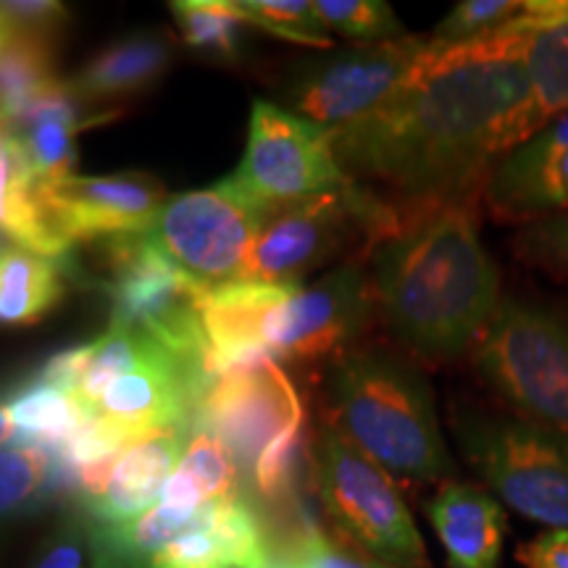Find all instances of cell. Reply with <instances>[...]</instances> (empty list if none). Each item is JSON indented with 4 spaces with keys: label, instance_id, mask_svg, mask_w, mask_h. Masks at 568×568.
I'll return each mask as SVG.
<instances>
[{
    "label": "cell",
    "instance_id": "cell-1",
    "mask_svg": "<svg viewBox=\"0 0 568 568\" xmlns=\"http://www.w3.org/2000/svg\"><path fill=\"white\" fill-rule=\"evenodd\" d=\"M514 24L460 45L429 34L414 71L385 105L332 132L353 180L408 203L474 201L503 155L524 142L529 82Z\"/></svg>",
    "mask_w": 568,
    "mask_h": 568
},
{
    "label": "cell",
    "instance_id": "cell-2",
    "mask_svg": "<svg viewBox=\"0 0 568 568\" xmlns=\"http://www.w3.org/2000/svg\"><path fill=\"white\" fill-rule=\"evenodd\" d=\"M382 322L418 358L471 353L500 305V272L474 201H400V224L368 251Z\"/></svg>",
    "mask_w": 568,
    "mask_h": 568
},
{
    "label": "cell",
    "instance_id": "cell-3",
    "mask_svg": "<svg viewBox=\"0 0 568 568\" xmlns=\"http://www.w3.org/2000/svg\"><path fill=\"white\" fill-rule=\"evenodd\" d=\"M343 435L403 485L450 481L456 464L439 432L429 382L414 364L379 347H353L326 379Z\"/></svg>",
    "mask_w": 568,
    "mask_h": 568
},
{
    "label": "cell",
    "instance_id": "cell-4",
    "mask_svg": "<svg viewBox=\"0 0 568 568\" xmlns=\"http://www.w3.org/2000/svg\"><path fill=\"white\" fill-rule=\"evenodd\" d=\"M400 224V203H389L353 180L345 187L264 213L240 280L297 287L305 274L355 245L366 251Z\"/></svg>",
    "mask_w": 568,
    "mask_h": 568
},
{
    "label": "cell",
    "instance_id": "cell-5",
    "mask_svg": "<svg viewBox=\"0 0 568 568\" xmlns=\"http://www.w3.org/2000/svg\"><path fill=\"white\" fill-rule=\"evenodd\" d=\"M471 358L514 416L568 437V318L560 311L503 297Z\"/></svg>",
    "mask_w": 568,
    "mask_h": 568
},
{
    "label": "cell",
    "instance_id": "cell-6",
    "mask_svg": "<svg viewBox=\"0 0 568 568\" xmlns=\"http://www.w3.org/2000/svg\"><path fill=\"white\" fill-rule=\"evenodd\" d=\"M308 466L318 500L339 537L387 566L432 568L422 531L395 479L335 424L318 429Z\"/></svg>",
    "mask_w": 568,
    "mask_h": 568
},
{
    "label": "cell",
    "instance_id": "cell-7",
    "mask_svg": "<svg viewBox=\"0 0 568 568\" xmlns=\"http://www.w3.org/2000/svg\"><path fill=\"white\" fill-rule=\"evenodd\" d=\"M453 429L497 500L548 529H568V437L521 416H453Z\"/></svg>",
    "mask_w": 568,
    "mask_h": 568
},
{
    "label": "cell",
    "instance_id": "cell-8",
    "mask_svg": "<svg viewBox=\"0 0 568 568\" xmlns=\"http://www.w3.org/2000/svg\"><path fill=\"white\" fill-rule=\"evenodd\" d=\"M105 293L111 297V322L132 326L174 353L184 366L211 385L201 308L205 287L148 243L145 234L103 240Z\"/></svg>",
    "mask_w": 568,
    "mask_h": 568
},
{
    "label": "cell",
    "instance_id": "cell-9",
    "mask_svg": "<svg viewBox=\"0 0 568 568\" xmlns=\"http://www.w3.org/2000/svg\"><path fill=\"white\" fill-rule=\"evenodd\" d=\"M224 182L264 216L287 203L345 187L353 176L337 161L332 130L255 101L245 155Z\"/></svg>",
    "mask_w": 568,
    "mask_h": 568
},
{
    "label": "cell",
    "instance_id": "cell-10",
    "mask_svg": "<svg viewBox=\"0 0 568 568\" xmlns=\"http://www.w3.org/2000/svg\"><path fill=\"white\" fill-rule=\"evenodd\" d=\"M261 219L222 180L213 187L169 197L142 234L184 274L205 287H219L243 276Z\"/></svg>",
    "mask_w": 568,
    "mask_h": 568
},
{
    "label": "cell",
    "instance_id": "cell-11",
    "mask_svg": "<svg viewBox=\"0 0 568 568\" xmlns=\"http://www.w3.org/2000/svg\"><path fill=\"white\" fill-rule=\"evenodd\" d=\"M429 34L353 45L308 61L287 88V101L297 116L324 130H343L385 105L406 84Z\"/></svg>",
    "mask_w": 568,
    "mask_h": 568
},
{
    "label": "cell",
    "instance_id": "cell-12",
    "mask_svg": "<svg viewBox=\"0 0 568 568\" xmlns=\"http://www.w3.org/2000/svg\"><path fill=\"white\" fill-rule=\"evenodd\" d=\"M303 403L290 376L264 353L226 368L205 387L195 406L193 429L230 447L243 477L284 432L303 426Z\"/></svg>",
    "mask_w": 568,
    "mask_h": 568
},
{
    "label": "cell",
    "instance_id": "cell-13",
    "mask_svg": "<svg viewBox=\"0 0 568 568\" xmlns=\"http://www.w3.org/2000/svg\"><path fill=\"white\" fill-rule=\"evenodd\" d=\"M376 311L368 268L345 261L290 293L268 326V351L290 361H326L353 351Z\"/></svg>",
    "mask_w": 568,
    "mask_h": 568
},
{
    "label": "cell",
    "instance_id": "cell-14",
    "mask_svg": "<svg viewBox=\"0 0 568 568\" xmlns=\"http://www.w3.org/2000/svg\"><path fill=\"white\" fill-rule=\"evenodd\" d=\"M42 193L71 243H103L148 232L169 201L163 184L145 172L74 174L63 182L42 184Z\"/></svg>",
    "mask_w": 568,
    "mask_h": 568
},
{
    "label": "cell",
    "instance_id": "cell-15",
    "mask_svg": "<svg viewBox=\"0 0 568 568\" xmlns=\"http://www.w3.org/2000/svg\"><path fill=\"white\" fill-rule=\"evenodd\" d=\"M489 209L506 219L568 211V113L503 155L485 184Z\"/></svg>",
    "mask_w": 568,
    "mask_h": 568
},
{
    "label": "cell",
    "instance_id": "cell-16",
    "mask_svg": "<svg viewBox=\"0 0 568 568\" xmlns=\"http://www.w3.org/2000/svg\"><path fill=\"white\" fill-rule=\"evenodd\" d=\"M293 290L234 280L205 293L201 326L213 379L268 351V326Z\"/></svg>",
    "mask_w": 568,
    "mask_h": 568
},
{
    "label": "cell",
    "instance_id": "cell-17",
    "mask_svg": "<svg viewBox=\"0 0 568 568\" xmlns=\"http://www.w3.org/2000/svg\"><path fill=\"white\" fill-rule=\"evenodd\" d=\"M184 429H161L126 445L113 458L101 493L84 500V514L98 527H116L159 506L184 453Z\"/></svg>",
    "mask_w": 568,
    "mask_h": 568
},
{
    "label": "cell",
    "instance_id": "cell-18",
    "mask_svg": "<svg viewBox=\"0 0 568 568\" xmlns=\"http://www.w3.org/2000/svg\"><path fill=\"white\" fill-rule=\"evenodd\" d=\"M101 116L77 101L69 80L42 92L24 111L6 122V132L24 159L27 169L42 184H55L74 176L77 169V134L84 126L101 122Z\"/></svg>",
    "mask_w": 568,
    "mask_h": 568
},
{
    "label": "cell",
    "instance_id": "cell-19",
    "mask_svg": "<svg viewBox=\"0 0 568 568\" xmlns=\"http://www.w3.org/2000/svg\"><path fill=\"white\" fill-rule=\"evenodd\" d=\"M174 40L163 30H142L116 38L98 51L69 80L71 92L84 109L116 113L109 103L126 101L161 82L174 61Z\"/></svg>",
    "mask_w": 568,
    "mask_h": 568
},
{
    "label": "cell",
    "instance_id": "cell-20",
    "mask_svg": "<svg viewBox=\"0 0 568 568\" xmlns=\"http://www.w3.org/2000/svg\"><path fill=\"white\" fill-rule=\"evenodd\" d=\"M426 516L450 568H497L508 537L500 500L466 481H445L426 503Z\"/></svg>",
    "mask_w": 568,
    "mask_h": 568
},
{
    "label": "cell",
    "instance_id": "cell-21",
    "mask_svg": "<svg viewBox=\"0 0 568 568\" xmlns=\"http://www.w3.org/2000/svg\"><path fill=\"white\" fill-rule=\"evenodd\" d=\"M67 295L59 261L24 247H0V326H32Z\"/></svg>",
    "mask_w": 568,
    "mask_h": 568
},
{
    "label": "cell",
    "instance_id": "cell-22",
    "mask_svg": "<svg viewBox=\"0 0 568 568\" xmlns=\"http://www.w3.org/2000/svg\"><path fill=\"white\" fill-rule=\"evenodd\" d=\"M518 32H524L521 63L529 82V109L524 116V140H529L552 119L568 113V21Z\"/></svg>",
    "mask_w": 568,
    "mask_h": 568
},
{
    "label": "cell",
    "instance_id": "cell-23",
    "mask_svg": "<svg viewBox=\"0 0 568 568\" xmlns=\"http://www.w3.org/2000/svg\"><path fill=\"white\" fill-rule=\"evenodd\" d=\"M240 481H243V471L230 447L205 432H195L184 445L180 464L163 487L161 500L187 510H201L211 503L243 495Z\"/></svg>",
    "mask_w": 568,
    "mask_h": 568
},
{
    "label": "cell",
    "instance_id": "cell-24",
    "mask_svg": "<svg viewBox=\"0 0 568 568\" xmlns=\"http://www.w3.org/2000/svg\"><path fill=\"white\" fill-rule=\"evenodd\" d=\"M11 424L21 437V443L38 445L42 450L53 453L67 443L71 432L82 424L88 410L67 389L48 385V382L32 379L9 389L6 397Z\"/></svg>",
    "mask_w": 568,
    "mask_h": 568
},
{
    "label": "cell",
    "instance_id": "cell-25",
    "mask_svg": "<svg viewBox=\"0 0 568 568\" xmlns=\"http://www.w3.org/2000/svg\"><path fill=\"white\" fill-rule=\"evenodd\" d=\"M61 485L53 456L38 445L0 447V529L48 506Z\"/></svg>",
    "mask_w": 568,
    "mask_h": 568
},
{
    "label": "cell",
    "instance_id": "cell-26",
    "mask_svg": "<svg viewBox=\"0 0 568 568\" xmlns=\"http://www.w3.org/2000/svg\"><path fill=\"white\" fill-rule=\"evenodd\" d=\"M53 61V38L27 32H6L0 40V116L3 122L38 101L59 84Z\"/></svg>",
    "mask_w": 568,
    "mask_h": 568
},
{
    "label": "cell",
    "instance_id": "cell-27",
    "mask_svg": "<svg viewBox=\"0 0 568 568\" xmlns=\"http://www.w3.org/2000/svg\"><path fill=\"white\" fill-rule=\"evenodd\" d=\"M203 510V508H201ZM201 510H187L161 500L148 514L116 527H95L92 537L101 545L103 556L130 568H145L161 548L182 535Z\"/></svg>",
    "mask_w": 568,
    "mask_h": 568
},
{
    "label": "cell",
    "instance_id": "cell-28",
    "mask_svg": "<svg viewBox=\"0 0 568 568\" xmlns=\"http://www.w3.org/2000/svg\"><path fill=\"white\" fill-rule=\"evenodd\" d=\"M184 45L213 59L234 61L243 51L247 21L237 0H176L169 6Z\"/></svg>",
    "mask_w": 568,
    "mask_h": 568
},
{
    "label": "cell",
    "instance_id": "cell-29",
    "mask_svg": "<svg viewBox=\"0 0 568 568\" xmlns=\"http://www.w3.org/2000/svg\"><path fill=\"white\" fill-rule=\"evenodd\" d=\"M314 11L326 32L343 34L355 45H374L408 34L385 0H316Z\"/></svg>",
    "mask_w": 568,
    "mask_h": 568
},
{
    "label": "cell",
    "instance_id": "cell-30",
    "mask_svg": "<svg viewBox=\"0 0 568 568\" xmlns=\"http://www.w3.org/2000/svg\"><path fill=\"white\" fill-rule=\"evenodd\" d=\"M237 9L253 30L322 51L332 48V34L308 0H237Z\"/></svg>",
    "mask_w": 568,
    "mask_h": 568
},
{
    "label": "cell",
    "instance_id": "cell-31",
    "mask_svg": "<svg viewBox=\"0 0 568 568\" xmlns=\"http://www.w3.org/2000/svg\"><path fill=\"white\" fill-rule=\"evenodd\" d=\"M527 11V0H460L439 21L432 38L443 45H460L500 32Z\"/></svg>",
    "mask_w": 568,
    "mask_h": 568
},
{
    "label": "cell",
    "instance_id": "cell-32",
    "mask_svg": "<svg viewBox=\"0 0 568 568\" xmlns=\"http://www.w3.org/2000/svg\"><path fill=\"white\" fill-rule=\"evenodd\" d=\"M518 247L537 266L568 276V211L535 219L518 237Z\"/></svg>",
    "mask_w": 568,
    "mask_h": 568
},
{
    "label": "cell",
    "instance_id": "cell-33",
    "mask_svg": "<svg viewBox=\"0 0 568 568\" xmlns=\"http://www.w3.org/2000/svg\"><path fill=\"white\" fill-rule=\"evenodd\" d=\"M92 529L82 521H63L51 537L45 539L32 568H84L90 556Z\"/></svg>",
    "mask_w": 568,
    "mask_h": 568
},
{
    "label": "cell",
    "instance_id": "cell-34",
    "mask_svg": "<svg viewBox=\"0 0 568 568\" xmlns=\"http://www.w3.org/2000/svg\"><path fill=\"white\" fill-rule=\"evenodd\" d=\"M301 558L308 568H395L372 558L361 548H355L351 539L339 535H326L322 527L308 539Z\"/></svg>",
    "mask_w": 568,
    "mask_h": 568
},
{
    "label": "cell",
    "instance_id": "cell-35",
    "mask_svg": "<svg viewBox=\"0 0 568 568\" xmlns=\"http://www.w3.org/2000/svg\"><path fill=\"white\" fill-rule=\"evenodd\" d=\"M0 17L13 32L53 38L61 32V24L69 19V9L51 0H30V3H0Z\"/></svg>",
    "mask_w": 568,
    "mask_h": 568
},
{
    "label": "cell",
    "instance_id": "cell-36",
    "mask_svg": "<svg viewBox=\"0 0 568 568\" xmlns=\"http://www.w3.org/2000/svg\"><path fill=\"white\" fill-rule=\"evenodd\" d=\"M524 568H568V529H545L516 550Z\"/></svg>",
    "mask_w": 568,
    "mask_h": 568
},
{
    "label": "cell",
    "instance_id": "cell-37",
    "mask_svg": "<svg viewBox=\"0 0 568 568\" xmlns=\"http://www.w3.org/2000/svg\"><path fill=\"white\" fill-rule=\"evenodd\" d=\"M247 568H308V566H305L303 558H290V556H282V552L274 550V552H268L266 558L255 560V564Z\"/></svg>",
    "mask_w": 568,
    "mask_h": 568
},
{
    "label": "cell",
    "instance_id": "cell-38",
    "mask_svg": "<svg viewBox=\"0 0 568 568\" xmlns=\"http://www.w3.org/2000/svg\"><path fill=\"white\" fill-rule=\"evenodd\" d=\"M6 397H9V389L0 387V447H6L17 437V429H13L9 408H6Z\"/></svg>",
    "mask_w": 568,
    "mask_h": 568
},
{
    "label": "cell",
    "instance_id": "cell-39",
    "mask_svg": "<svg viewBox=\"0 0 568 568\" xmlns=\"http://www.w3.org/2000/svg\"><path fill=\"white\" fill-rule=\"evenodd\" d=\"M6 134L9 132H6V122H3V116H0V140H6Z\"/></svg>",
    "mask_w": 568,
    "mask_h": 568
},
{
    "label": "cell",
    "instance_id": "cell-40",
    "mask_svg": "<svg viewBox=\"0 0 568 568\" xmlns=\"http://www.w3.org/2000/svg\"><path fill=\"white\" fill-rule=\"evenodd\" d=\"M92 568H105V566H92Z\"/></svg>",
    "mask_w": 568,
    "mask_h": 568
}]
</instances>
